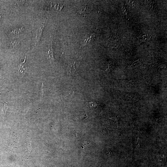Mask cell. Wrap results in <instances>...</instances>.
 I'll list each match as a JSON object with an SVG mask.
<instances>
[{
    "instance_id": "5b68a950",
    "label": "cell",
    "mask_w": 167,
    "mask_h": 167,
    "mask_svg": "<svg viewBox=\"0 0 167 167\" xmlns=\"http://www.w3.org/2000/svg\"><path fill=\"white\" fill-rule=\"evenodd\" d=\"M88 117L87 115L86 114L82 113L79 114L77 117L75 119V120L78 121H81L86 119Z\"/></svg>"
},
{
    "instance_id": "3957f363",
    "label": "cell",
    "mask_w": 167,
    "mask_h": 167,
    "mask_svg": "<svg viewBox=\"0 0 167 167\" xmlns=\"http://www.w3.org/2000/svg\"><path fill=\"white\" fill-rule=\"evenodd\" d=\"M76 71V63L75 62H71L69 64L67 69V73L68 75L71 73Z\"/></svg>"
},
{
    "instance_id": "7a4b0ae2",
    "label": "cell",
    "mask_w": 167,
    "mask_h": 167,
    "mask_svg": "<svg viewBox=\"0 0 167 167\" xmlns=\"http://www.w3.org/2000/svg\"><path fill=\"white\" fill-rule=\"evenodd\" d=\"M49 49H48V58L51 60V63L53 62L54 59L53 51L52 46V41L51 39L50 38V41H49Z\"/></svg>"
},
{
    "instance_id": "52a82bcc",
    "label": "cell",
    "mask_w": 167,
    "mask_h": 167,
    "mask_svg": "<svg viewBox=\"0 0 167 167\" xmlns=\"http://www.w3.org/2000/svg\"><path fill=\"white\" fill-rule=\"evenodd\" d=\"M23 30V29L22 27L17 28L13 30L12 31H11L10 33L11 34H13V35H17L21 32Z\"/></svg>"
},
{
    "instance_id": "ba28073f",
    "label": "cell",
    "mask_w": 167,
    "mask_h": 167,
    "mask_svg": "<svg viewBox=\"0 0 167 167\" xmlns=\"http://www.w3.org/2000/svg\"><path fill=\"white\" fill-rule=\"evenodd\" d=\"M97 106L98 104L95 102H90L87 104V106L90 108H96L97 107Z\"/></svg>"
},
{
    "instance_id": "8992f818",
    "label": "cell",
    "mask_w": 167,
    "mask_h": 167,
    "mask_svg": "<svg viewBox=\"0 0 167 167\" xmlns=\"http://www.w3.org/2000/svg\"><path fill=\"white\" fill-rule=\"evenodd\" d=\"M20 42L19 40H15L13 41L10 44V46L12 48H14L18 46L20 44Z\"/></svg>"
},
{
    "instance_id": "6da1fadb",
    "label": "cell",
    "mask_w": 167,
    "mask_h": 167,
    "mask_svg": "<svg viewBox=\"0 0 167 167\" xmlns=\"http://www.w3.org/2000/svg\"><path fill=\"white\" fill-rule=\"evenodd\" d=\"M26 57L24 61L20 63L18 66V75H20L21 77H23L27 71L26 67Z\"/></svg>"
},
{
    "instance_id": "277c9868",
    "label": "cell",
    "mask_w": 167,
    "mask_h": 167,
    "mask_svg": "<svg viewBox=\"0 0 167 167\" xmlns=\"http://www.w3.org/2000/svg\"><path fill=\"white\" fill-rule=\"evenodd\" d=\"M45 21H44L41 27L39 29V32H38L37 36L36 37V42L37 43L39 41L40 39V38L41 36L42 33L43 31V30L45 26Z\"/></svg>"
},
{
    "instance_id": "9c48e42d",
    "label": "cell",
    "mask_w": 167,
    "mask_h": 167,
    "mask_svg": "<svg viewBox=\"0 0 167 167\" xmlns=\"http://www.w3.org/2000/svg\"><path fill=\"white\" fill-rule=\"evenodd\" d=\"M140 38L143 41H146L147 40H148L149 37L148 35H142L140 36Z\"/></svg>"
}]
</instances>
